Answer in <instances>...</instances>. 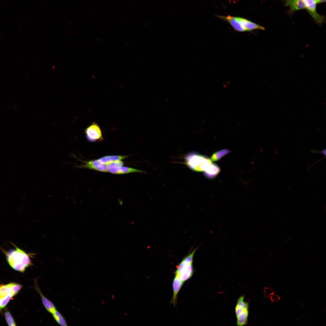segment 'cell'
<instances>
[{
  "instance_id": "6da1fadb",
  "label": "cell",
  "mask_w": 326,
  "mask_h": 326,
  "mask_svg": "<svg viewBox=\"0 0 326 326\" xmlns=\"http://www.w3.org/2000/svg\"><path fill=\"white\" fill-rule=\"evenodd\" d=\"M15 248L6 251L2 250L5 254L7 262L11 267L15 270L23 272L26 268L32 264L31 254L12 244Z\"/></svg>"
},
{
  "instance_id": "7a4b0ae2",
  "label": "cell",
  "mask_w": 326,
  "mask_h": 326,
  "mask_svg": "<svg viewBox=\"0 0 326 326\" xmlns=\"http://www.w3.org/2000/svg\"><path fill=\"white\" fill-rule=\"evenodd\" d=\"M197 248L198 247L190 251L177 267L175 275L184 283L190 279L193 275V257Z\"/></svg>"
},
{
  "instance_id": "3957f363",
  "label": "cell",
  "mask_w": 326,
  "mask_h": 326,
  "mask_svg": "<svg viewBox=\"0 0 326 326\" xmlns=\"http://www.w3.org/2000/svg\"><path fill=\"white\" fill-rule=\"evenodd\" d=\"M185 162L190 169L196 172H204L212 163L207 157L196 152L188 153L186 156Z\"/></svg>"
},
{
  "instance_id": "277c9868",
  "label": "cell",
  "mask_w": 326,
  "mask_h": 326,
  "mask_svg": "<svg viewBox=\"0 0 326 326\" xmlns=\"http://www.w3.org/2000/svg\"><path fill=\"white\" fill-rule=\"evenodd\" d=\"M22 288L21 285L14 283L0 286V310Z\"/></svg>"
},
{
  "instance_id": "5b68a950",
  "label": "cell",
  "mask_w": 326,
  "mask_h": 326,
  "mask_svg": "<svg viewBox=\"0 0 326 326\" xmlns=\"http://www.w3.org/2000/svg\"><path fill=\"white\" fill-rule=\"evenodd\" d=\"M235 309L237 325H246L249 314V304L245 300L244 296H241L238 299Z\"/></svg>"
},
{
  "instance_id": "8992f818",
  "label": "cell",
  "mask_w": 326,
  "mask_h": 326,
  "mask_svg": "<svg viewBox=\"0 0 326 326\" xmlns=\"http://www.w3.org/2000/svg\"><path fill=\"white\" fill-rule=\"evenodd\" d=\"M86 138L90 142L101 141L103 140L101 129L98 124L93 122L85 130Z\"/></svg>"
},
{
  "instance_id": "52a82bcc",
  "label": "cell",
  "mask_w": 326,
  "mask_h": 326,
  "mask_svg": "<svg viewBox=\"0 0 326 326\" xmlns=\"http://www.w3.org/2000/svg\"><path fill=\"white\" fill-rule=\"evenodd\" d=\"M305 8L317 24H321L324 22V16L319 14L316 11V4L315 0H303Z\"/></svg>"
},
{
  "instance_id": "ba28073f",
  "label": "cell",
  "mask_w": 326,
  "mask_h": 326,
  "mask_svg": "<svg viewBox=\"0 0 326 326\" xmlns=\"http://www.w3.org/2000/svg\"><path fill=\"white\" fill-rule=\"evenodd\" d=\"M84 164L75 166V167L87 168L102 172H107V165L101 163L97 159L87 161H82Z\"/></svg>"
},
{
  "instance_id": "9c48e42d",
  "label": "cell",
  "mask_w": 326,
  "mask_h": 326,
  "mask_svg": "<svg viewBox=\"0 0 326 326\" xmlns=\"http://www.w3.org/2000/svg\"><path fill=\"white\" fill-rule=\"evenodd\" d=\"M235 18L246 31H251L255 30H264L265 29L263 26L246 18L238 17H235Z\"/></svg>"
},
{
  "instance_id": "30bf717a",
  "label": "cell",
  "mask_w": 326,
  "mask_h": 326,
  "mask_svg": "<svg viewBox=\"0 0 326 326\" xmlns=\"http://www.w3.org/2000/svg\"><path fill=\"white\" fill-rule=\"evenodd\" d=\"M183 282L177 276H175L172 283L173 296L171 301L174 307L177 304V299L178 293L181 289Z\"/></svg>"
},
{
  "instance_id": "8fae6325",
  "label": "cell",
  "mask_w": 326,
  "mask_h": 326,
  "mask_svg": "<svg viewBox=\"0 0 326 326\" xmlns=\"http://www.w3.org/2000/svg\"><path fill=\"white\" fill-rule=\"evenodd\" d=\"M216 16L222 20L228 22L236 31L240 32H245L246 31L241 26L235 17L229 15L225 16L223 15H216Z\"/></svg>"
},
{
  "instance_id": "7c38bea8",
  "label": "cell",
  "mask_w": 326,
  "mask_h": 326,
  "mask_svg": "<svg viewBox=\"0 0 326 326\" xmlns=\"http://www.w3.org/2000/svg\"><path fill=\"white\" fill-rule=\"evenodd\" d=\"M35 287L40 294L43 305L47 311L52 314L56 310L54 305L47 299L42 293L38 286L36 280L35 281Z\"/></svg>"
},
{
  "instance_id": "4fadbf2b",
  "label": "cell",
  "mask_w": 326,
  "mask_h": 326,
  "mask_svg": "<svg viewBox=\"0 0 326 326\" xmlns=\"http://www.w3.org/2000/svg\"><path fill=\"white\" fill-rule=\"evenodd\" d=\"M285 5L289 7V12L292 14L299 10L305 8V5L303 0H284Z\"/></svg>"
},
{
  "instance_id": "5bb4252c",
  "label": "cell",
  "mask_w": 326,
  "mask_h": 326,
  "mask_svg": "<svg viewBox=\"0 0 326 326\" xmlns=\"http://www.w3.org/2000/svg\"><path fill=\"white\" fill-rule=\"evenodd\" d=\"M128 157L126 155H107L101 157L97 160L101 163L108 165L112 162L119 160H122Z\"/></svg>"
},
{
  "instance_id": "9a60e30c",
  "label": "cell",
  "mask_w": 326,
  "mask_h": 326,
  "mask_svg": "<svg viewBox=\"0 0 326 326\" xmlns=\"http://www.w3.org/2000/svg\"><path fill=\"white\" fill-rule=\"evenodd\" d=\"M220 169L216 164L212 163L204 171L205 176L209 178H212L219 173Z\"/></svg>"
},
{
  "instance_id": "2e32d148",
  "label": "cell",
  "mask_w": 326,
  "mask_h": 326,
  "mask_svg": "<svg viewBox=\"0 0 326 326\" xmlns=\"http://www.w3.org/2000/svg\"><path fill=\"white\" fill-rule=\"evenodd\" d=\"M143 172L141 170L123 166L118 167L113 172V174H124L136 172Z\"/></svg>"
},
{
  "instance_id": "e0dca14e",
  "label": "cell",
  "mask_w": 326,
  "mask_h": 326,
  "mask_svg": "<svg viewBox=\"0 0 326 326\" xmlns=\"http://www.w3.org/2000/svg\"><path fill=\"white\" fill-rule=\"evenodd\" d=\"M52 315L53 318L61 326H67L65 318L61 313L57 310Z\"/></svg>"
},
{
  "instance_id": "ac0fdd59",
  "label": "cell",
  "mask_w": 326,
  "mask_h": 326,
  "mask_svg": "<svg viewBox=\"0 0 326 326\" xmlns=\"http://www.w3.org/2000/svg\"><path fill=\"white\" fill-rule=\"evenodd\" d=\"M229 151L228 149H224L214 153L212 156L211 160L216 161L229 152Z\"/></svg>"
},
{
  "instance_id": "d6986e66",
  "label": "cell",
  "mask_w": 326,
  "mask_h": 326,
  "mask_svg": "<svg viewBox=\"0 0 326 326\" xmlns=\"http://www.w3.org/2000/svg\"><path fill=\"white\" fill-rule=\"evenodd\" d=\"M5 315L6 321L8 325L10 326H16L14 320L11 314L9 311H6L5 313Z\"/></svg>"
},
{
  "instance_id": "ffe728a7",
  "label": "cell",
  "mask_w": 326,
  "mask_h": 326,
  "mask_svg": "<svg viewBox=\"0 0 326 326\" xmlns=\"http://www.w3.org/2000/svg\"><path fill=\"white\" fill-rule=\"evenodd\" d=\"M264 292L265 297L266 298L270 297L274 293V292L273 290L270 288H266L264 289Z\"/></svg>"
},
{
  "instance_id": "44dd1931",
  "label": "cell",
  "mask_w": 326,
  "mask_h": 326,
  "mask_svg": "<svg viewBox=\"0 0 326 326\" xmlns=\"http://www.w3.org/2000/svg\"><path fill=\"white\" fill-rule=\"evenodd\" d=\"M270 300L272 302H276L278 301L280 299V297L276 295H272L270 297Z\"/></svg>"
},
{
  "instance_id": "7402d4cb",
  "label": "cell",
  "mask_w": 326,
  "mask_h": 326,
  "mask_svg": "<svg viewBox=\"0 0 326 326\" xmlns=\"http://www.w3.org/2000/svg\"><path fill=\"white\" fill-rule=\"evenodd\" d=\"M326 149H323L322 150L320 151H316V150H311V152H314V153H321L323 155H324L325 156H326Z\"/></svg>"
}]
</instances>
